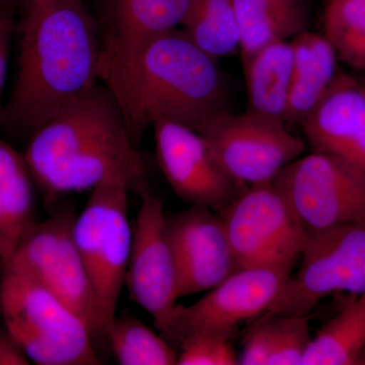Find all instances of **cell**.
<instances>
[{
	"label": "cell",
	"mask_w": 365,
	"mask_h": 365,
	"mask_svg": "<svg viewBox=\"0 0 365 365\" xmlns=\"http://www.w3.org/2000/svg\"><path fill=\"white\" fill-rule=\"evenodd\" d=\"M19 66L4 121L35 132L98 83L100 41L85 0H26Z\"/></svg>",
	"instance_id": "6da1fadb"
},
{
	"label": "cell",
	"mask_w": 365,
	"mask_h": 365,
	"mask_svg": "<svg viewBox=\"0 0 365 365\" xmlns=\"http://www.w3.org/2000/svg\"><path fill=\"white\" fill-rule=\"evenodd\" d=\"M25 158L48 202L112 180L133 190L146 182L124 113L102 83L72 98L34 132Z\"/></svg>",
	"instance_id": "7a4b0ae2"
},
{
	"label": "cell",
	"mask_w": 365,
	"mask_h": 365,
	"mask_svg": "<svg viewBox=\"0 0 365 365\" xmlns=\"http://www.w3.org/2000/svg\"><path fill=\"white\" fill-rule=\"evenodd\" d=\"M227 111V91L216 59L182 30L170 31L148 46L139 66L128 122L135 143L155 120H170L197 131Z\"/></svg>",
	"instance_id": "3957f363"
},
{
	"label": "cell",
	"mask_w": 365,
	"mask_h": 365,
	"mask_svg": "<svg viewBox=\"0 0 365 365\" xmlns=\"http://www.w3.org/2000/svg\"><path fill=\"white\" fill-rule=\"evenodd\" d=\"M7 334L39 365L101 364L93 332L63 300L26 269L9 263L0 283Z\"/></svg>",
	"instance_id": "277c9868"
},
{
	"label": "cell",
	"mask_w": 365,
	"mask_h": 365,
	"mask_svg": "<svg viewBox=\"0 0 365 365\" xmlns=\"http://www.w3.org/2000/svg\"><path fill=\"white\" fill-rule=\"evenodd\" d=\"M126 182L112 180L93 189L73 225L74 240L95 295V335L105 336L116 318L132 244Z\"/></svg>",
	"instance_id": "5b68a950"
},
{
	"label": "cell",
	"mask_w": 365,
	"mask_h": 365,
	"mask_svg": "<svg viewBox=\"0 0 365 365\" xmlns=\"http://www.w3.org/2000/svg\"><path fill=\"white\" fill-rule=\"evenodd\" d=\"M189 0H100L98 78L116 98L127 125L139 66L148 46L181 26Z\"/></svg>",
	"instance_id": "8992f818"
},
{
	"label": "cell",
	"mask_w": 365,
	"mask_h": 365,
	"mask_svg": "<svg viewBox=\"0 0 365 365\" xmlns=\"http://www.w3.org/2000/svg\"><path fill=\"white\" fill-rule=\"evenodd\" d=\"M297 272L264 314L309 316L329 295L365 294V220L307 232Z\"/></svg>",
	"instance_id": "52a82bcc"
},
{
	"label": "cell",
	"mask_w": 365,
	"mask_h": 365,
	"mask_svg": "<svg viewBox=\"0 0 365 365\" xmlns=\"http://www.w3.org/2000/svg\"><path fill=\"white\" fill-rule=\"evenodd\" d=\"M239 269L294 267L306 232L275 182L248 187L218 213Z\"/></svg>",
	"instance_id": "ba28073f"
},
{
	"label": "cell",
	"mask_w": 365,
	"mask_h": 365,
	"mask_svg": "<svg viewBox=\"0 0 365 365\" xmlns=\"http://www.w3.org/2000/svg\"><path fill=\"white\" fill-rule=\"evenodd\" d=\"M274 182L306 234L365 220V170L344 158L314 150L287 165Z\"/></svg>",
	"instance_id": "9c48e42d"
},
{
	"label": "cell",
	"mask_w": 365,
	"mask_h": 365,
	"mask_svg": "<svg viewBox=\"0 0 365 365\" xmlns=\"http://www.w3.org/2000/svg\"><path fill=\"white\" fill-rule=\"evenodd\" d=\"M197 131L225 172L244 187L274 181L306 151L304 140L290 133L287 124L248 111L223 112Z\"/></svg>",
	"instance_id": "30bf717a"
},
{
	"label": "cell",
	"mask_w": 365,
	"mask_h": 365,
	"mask_svg": "<svg viewBox=\"0 0 365 365\" xmlns=\"http://www.w3.org/2000/svg\"><path fill=\"white\" fill-rule=\"evenodd\" d=\"M292 271L284 266L235 271L191 306L177 304L163 337L177 345L199 334L230 340L242 324L268 311Z\"/></svg>",
	"instance_id": "8fae6325"
},
{
	"label": "cell",
	"mask_w": 365,
	"mask_h": 365,
	"mask_svg": "<svg viewBox=\"0 0 365 365\" xmlns=\"http://www.w3.org/2000/svg\"><path fill=\"white\" fill-rule=\"evenodd\" d=\"M76 216L58 211L44 222L24 230L13 258L71 307L95 335L97 309L90 277L73 235ZM7 263V264H9Z\"/></svg>",
	"instance_id": "7c38bea8"
},
{
	"label": "cell",
	"mask_w": 365,
	"mask_h": 365,
	"mask_svg": "<svg viewBox=\"0 0 365 365\" xmlns=\"http://www.w3.org/2000/svg\"><path fill=\"white\" fill-rule=\"evenodd\" d=\"M135 191L141 204L132 235L125 285L131 299L150 314L163 333L179 299L176 264L162 197L146 182Z\"/></svg>",
	"instance_id": "4fadbf2b"
},
{
	"label": "cell",
	"mask_w": 365,
	"mask_h": 365,
	"mask_svg": "<svg viewBox=\"0 0 365 365\" xmlns=\"http://www.w3.org/2000/svg\"><path fill=\"white\" fill-rule=\"evenodd\" d=\"M151 127L160 169L184 202L220 213L248 188L225 172L198 131L167 119L155 120Z\"/></svg>",
	"instance_id": "5bb4252c"
},
{
	"label": "cell",
	"mask_w": 365,
	"mask_h": 365,
	"mask_svg": "<svg viewBox=\"0 0 365 365\" xmlns=\"http://www.w3.org/2000/svg\"><path fill=\"white\" fill-rule=\"evenodd\" d=\"M179 299L208 292L240 270L220 215L190 205L167 216Z\"/></svg>",
	"instance_id": "9a60e30c"
},
{
	"label": "cell",
	"mask_w": 365,
	"mask_h": 365,
	"mask_svg": "<svg viewBox=\"0 0 365 365\" xmlns=\"http://www.w3.org/2000/svg\"><path fill=\"white\" fill-rule=\"evenodd\" d=\"M300 126L314 151L344 158L365 170V83L338 72Z\"/></svg>",
	"instance_id": "2e32d148"
},
{
	"label": "cell",
	"mask_w": 365,
	"mask_h": 365,
	"mask_svg": "<svg viewBox=\"0 0 365 365\" xmlns=\"http://www.w3.org/2000/svg\"><path fill=\"white\" fill-rule=\"evenodd\" d=\"M294 72L285 124L302 125L326 95L338 72L337 55L325 36L299 33L292 42Z\"/></svg>",
	"instance_id": "e0dca14e"
},
{
	"label": "cell",
	"mask_w": 365,
	"mask_h": 365,
	"mask_svg": "<svg viewBox=\"0 0 365 365\" xmlns=\"http://www.w3.org/2000/svg\"><path fill=\"white\" fill-rule=\"evenodd\" d=\"M248 112L285 123L294 72L292 43L279 41L244 62Z\"/></svg>",
	"instance_id": "ac0fdd59"
},
{
	"label": "cell",
	"mask_w": 365,
	"mask_h": 365,
	"mask_svg": "<svg viewBox=\"0 0 365 365\" xmlns=\"http://www.w3.org/2000/svg\"><path fill=\"white\" fill-rule=\"evenodd\" d=\"M242 62L266 46L306 31L307 0H232Z\"/></svg>",
	"instance_id": "d6986e66"
},
{
	"label": "cell",
	"mask_w": 365,
	"mask_h": 365,
	"mask_svg": "<svg viewBox=\"0 0 365 365\" xmlns=\"http://www.w3.org/2000/svg\"><path fill=\"white\" fill-rule=\"evenodd\" d=\"M365 294H349L340 313L312 338L302 365L364 364Z\"/></svg>",
	"instance_id": "ffe728a7"
},
{
	"label": "cell",
	"mask_w": 365,
	"mask_h": 365,
	"mask_svg": "<svg viewBox=\"0 0 365 365\" xmlns=\"http://www.w3.org/2000/svg\"><path fill=\"white\" fill-rule=\"evenodd\" d=\"M182 31L212 58L240 49V29L232 0H189Z\"/></svg>",
	"instance_id": "44dd1931"
},
{
	"label": "cell",
	"mask_w": 365,
	"mask_h": 365,
	"mask_svg": "<svg viewBox=\"0 0 365 365\" xmlns=\"http://www.w3.org/2000/svg\"><path fill=\"white\" fill-rule=\"evenodd\" d=\"M106 338L119 364H178L179 353L169 341L134 317L115 318Z\"/></svg>",
	"instance_id": "7402d4cb"
},
{
	"label": "cell",
	"mask_w": 365,
	"mask_h": 365,
	"mask_svg": "<svg viewBox=\"0 0 365 365\" xmlns=\"http://www.w3.org/2000/svg\"><path fill=\"white\" fill-rule=\"evenodd\" d=\"M323 21L324 36L338 60L365 69V0H329Z\"/></svg>",
	"instance_id": "603a6c76"
},
{
	"label": "cell",
	"mask_w": 365,
	"mask_h": 365,
	"mask_svg": "<svg viewBox=\"0 0 365 365\" xmlns=\"http://www.w3.org/2000/svg\"><path fill=\"white\" fill-rule=\"evenodd\" d=\"M31 176L25 155L0 139V203L20 237L34 222Z\"/></svg>",
	"instance_id": "cb8c5ba5"
},
{
	"label": "cell",
	"mask_w": 365,
	"mask_h": 365,
	"mask_svg": "<svg viewBox=\"0 0 365 365\" xmlns=\"http://www.w3.org/2000/svg\"><path fill=\"white\" fill-rule=\"evenodd\" d=\"M273 319V350L269 365H302L304 355L312 341L309 314H274Z\"/></svg>",
	"instance_id": "d4e9b609"
},
{
	"label": "cell",
	"mask_w": 365,
	"mask_h": 365,
	"mask_svg": "<svg viewBox=\"0 0 365 365\" xmlns=\"http://www.w3.org/2000/svg\"><path fill=\"white\" fill-rule=\"evenodd\" d=\"M179 365H235L239 357L232 349L230 340L216 336H190L179 343Z\"/></svg>",
	"instance_id": "484cf974"
},
{
	"label": "cell",
	"mask_w": 365,
	"mask_h": 365,
	"mask_svg": "<svg viewBox=\"0 0 365 365\" xmlns=\"http://www.w3.org/2000/svg\"><path fill=\"white\" fill-rule=\"evenodd\" d=\"M273 316L264 314L257 319L245 341L239 364L269 365L273 350Z\"/></svg>",
	"instance_id": "4316f807"
},
{
	"label": "cell",
	"mask_w": 365,
	"mask_h": 365,
	"mask_svg": "<svg viewBox=\"0 0 365 365\" xmlns=\"http://www.w3.org/2000/svg\"><path fill=\"white\" fill-rule=\"evenodd\" d=\"M16 26L14 7L4 2L0 6V122L4 121L6 111V107L2 105V96L9 71V49Z\"/></svg>",
	"instance_id": "83f0119b"
},
{
	"label": "cell",
	"mask_w": 365,
	"mask_h": 365,
	"mask_svg": "<svg viewBox=\"0 0 365 365\" xmlns=\"http://www.w3.org/2000/svg\"><path fill=\"white\" fill-rule=\"evenodd\" d=\"M26 364H30V360L13 338L9 334L0 336V365Z\"/></svg>",
	"instance_id": "f1b7e54d"
},
{
	"label": "cell",
	"mask_w": 365,
	"mask_h": 365,
	"mask_svg": "<svg viewBox=\"0 0 365 365\" xmlns=\"http://www.w3.org/2000/svg\"><path fill=\"white\" fill-rule=\"evenodd\" d=\"M4 252H2L1 248H0V267H4Z\"/></svg>",
	"instance_id": "f546056e"
},
{
	"label": "cell",
	"mask_w": 365,
	"mask_h": 365,
	"mask_svg": "<svg viewBox=\"0 0 365 365\" xmlns=\"http://www.w3.org/2000/svg\"><path fill=\"white\" fill-rule=\"evenodd\" d=\"M364 364H365V353H364Z\"/></svg>",
	"instance_id": "4dcf8cb0"
}]
</instances>
